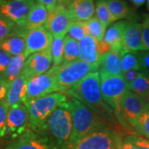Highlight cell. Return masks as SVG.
<instances>
[{
  "instance_id": "cell-7",
  "label": "cell",
  "mask_w": 149,
  "mask_h": 149,
  "mask_svg": "<svg viewBox=\"0 0 149 149\" xmlns=\"http://www.w3.org/2000/svg\"><path fill=\"white\" fill-rule=\"evenodd\" d=\"M123 140L118 131L106 127L86 135L68 149H121Z\"/></svg>"
},
{
  "instance_id": "cell-12",
  "label": "cell",
  "mask_w": 149,
  "mask_h": 149,
  "mask_svg": "<svg viewBox=\"0 0 149 149\" xmlns=\"http://www.w3.org/2000/svg\"><path fill=\"white\" fill-rule=\"evenodd\" d=\"M73 22L74 20L66 7L58 4L54 10L49 12L45 27L52 37H65Z\"/></svg>"
},
{
  "instance_id": "cell-20",
  "label": "cell",
  "mask_w": 149,
  "mask_h": 149,
  "mask_svg": "<svg viewBox=\"0 0 149 149\" xmlns=\"http://www.w3.org/2000/svg\"><path fill=\"white\" fill-rule=\"evenodd\" d=\"M99 72L109 75H122V56L118 52L111 50L102 55Z\"/></svg>"
},
{
  "instance_id": "cell-21",
  "label": "cell",
  "mask_w": 149,
  "mask_h": 149,
  "mask_svg": "<svg viewBox=\"0 0 149 149\" xmlns=\"http://www.w3.org/2000/svg\"><path fill=\"white\" fill-rule=\"evenodd\" d=\"M49 16V11L47 8L38 2H35V3L32 7L31 10L28 13L26 22L22 29L27 32L30 30H33L36 28L45 27V24L47 21Z\"/></svg>"
},
{
  "instance_id": "cell-22",
  "label": "cell",
  "mask_w": 149,
  "mask_h": 149,
  "mask_svg": "<svg viewBox=\"0 0 149 149\" xmlns=\"http://www.w3.org/2000/svg\"><path fill=\"white\" fill-rule=\"evenodd\" d=\"M27 78L21 74L9 85L5 100L9 108L23 103L27 91Z\"/></svg>"
},
{
  "instance_id": "cell-34",
  "label": "cell",
  "mask_w": 149,
  "mask_h": 149,
  "mask_svg": "<svg viewBox=\"0 0 149 149\" xmlns=\"http://www.w3.org/2000/svg\"><path fill=\"white\" fill-rule=\"evenodd\" d=\"M88 35L85 29L84 22H74L69 28L68 36L77 41L78 42Z\"/></svg>"
},
{
  "instance_id": "cell-11",
  "label": "cell",
  "mask_w": 149,
  "mask_h": 149,
  "mask_svg": "<svg viewBox=\"0 0 149 149\" xmlns=\"http://www.w3.org/2000/svg\"><path fill=\"white\" fill-rule=\"evenodd\" d=\"M34 0H0V14L23 27Z\"/></svg>"
},
{
  "instance_id": "cell-13",
  "label": "cell",
  "mask_w": 149,
  "mask_h": 149,
  "mask_svg": "<svg viewBox=\"0 0 149 149\" xmlns=\"http://www.w3.org/2000/svg\"><path fill=\"white\" fill-rule=\"evenodd\" d=\"M52 67V56L51 47L37 53L29 56L25 61L24 68L22 72L27 80L47 72Z\"/></svg>"
},
{
  "instance_id": "cell-1",
  "label": "cell",
  "mask_w": 149,
  "mask_h": 149,
  "mask_svg": "<svg viewBox=\"0 0 149 149\" xmlns=\"http://www.w3.org/2000/svg\"><path fill=\"white\" fill-rule=\"evenodd\" d=\"M66 93L85 104L106 122L113 125L118 123L113 109L102 96L99 71L89 74Z\"/></svg>"
},
{
  "instance_id": "cell-40",
  "label": "cell",
  "mask_w": 149,
  "mask_h": 149,
  "mask_svg": "<svg viewBox=\"0 0 149 149\" xmlns=\"http://www.w3.org/2000/svg\"><path fill=\"white\" fill-rule=\"evenodd\" d=\"M139 74V70H128V71H127V72H125V73H123V74H122L123 79H124L125 82H126V84L128 85V87L133 83L134 80H135V79L137 78V76H138V74Z\"/></svg>"
},
{
  "instance_id": "cell-39",
  "label": "cell",
  "mask_w": 149,
  "mask_h": 149,
  "mask_svg": "<svg viewBox=\"0 0 149 149\" xmlns=\"http://www.w3.org/2000/svg\"><path fill=\"white\" fill-rule=\"evenodd\" d=\"M131 139L136 149H149V141L144 138L131 135Z\"/></svg>"
},
{
  "instance_id": "cell-17",
  "label": "cell",
  "mask_w": 149,
  "mask_h": 149,
  "mask_svg": "<svg viewBox=\"0 0 149 149\" xmlns=\"http://www.w3.org/2000/svg\"><path fill=\"white\" fill-rule=\"evenodd\" d=\"M80 60L95 67L99 71L101 54L100 52V42L90 35L79 42Z\"/></svg>"
},
{
  "instance_id": "cell-41",
  "label": "cell",
  "mask_w": 149,
  "mask_h": 149,
  "mask_svg": "<svg viewBox=\"0 0 149 149\" xmlns=\"http://www.w3.org/2000/svg\"><path fill=\"white\" fill-rule=\"evenodd\" d=\"M9 84L7 83L2 77H0V102L6 100Z\"/></svg>"
},
{
  "instance_id": "cell-9",
  "label": "cell",
  "mask_w": 149,
  "mask_h": 149,
  "mask_svg": "<svg viewBox=\"0 0 149 149\" xmlns=\"http://www.w3.org/2000/svg\"><path fill=\"white\" fill-rule=\"evenodd\" d=\"M145 112L143 97L128 90L121 102L120 123L124 128H134L139 116Z\"/></svg>"
},
{
  "instance_id": "cell-35",
  "label": "cell",
  "mask_w": 149,
  "mask_h": 149,
  "mask_svg": "<svg viewBox=\"0 0 149 149\" xmlns=\"http://www.w3.org/2000/svg\"><path fill=\"white\" fill-rule=\"evenodd\" d=\"M9 107L6 100L0 102V139L7 136V119Z\"/></svg>"
},
{
  "instance_id": "cell-24",
  "label": "cell",
  "mask_w": 149,
  "mask_h": 149,
  "mask_svg": "<svg viewBox=\"0 0 149 149\" xmlns=\"http://www.w3.org/2000/svg\"><path fill=\"white\" fill-rule=\"evenodd\" d=\"M26 60L27 57L25 56L24 54L13 56L11 60L8 68L6 69L4 74H3L2 78L10 85L13 80L22 74Z\"/></svg>"
},
{
  "instance_id": "cell-15",
  "label": "cell",
  "mask_w": 149,
  "mask_h": 149,
  "mask_svg": "<svg viewBox=\"0 0 149 149\" xmlns=\"http://www.w3.org/2000/svg\"><path fill=\"white\" fill-rule=\"evenodd\" d=\"M4 149H56L42 135L28 129L18 139L8 143Z\"/></svg>"
},
{
  "instance_id": "cell-23",
  "label": "cell",
  "mask_w": 149,
  "mask_h": 149,
  "mask_svg": "<svg viewBox=\"0 0 149 149\" xmlns=\"http://www.w3.org/2000/svg\"><path fill=\"white\" fill-rule=\"evenodd\" d=\"M25 49L26 42L23 35L11 36L0 42V50L9 54L12 56L24 54Z\"/></svg>"
},
{
  "instance_id": "cell-8",
  "label": "cell",
  "mask_w": 149,
  "mask_h": 149,
  "mask_svg": "<svg viewBox=\"0 0 149 149\" xmlns=\"http://www.w3.org/2000/svg\"><path fill=\"white\" fill-rule=\"evenodd\" d=\"M54 92H58V90L54 70L52 67L47 72L27 80V91L23 103L27 104L29 102Z\"/></svg>"
},
{
  "instance_id": "cell-44",
  "label": "cell",
  "mask_w": 149,
  "mask_h": 149,
  "mask_svg": "<svg viewBox=\"0 0 149 149\" xmlns=\"http://www.w3.org/2000/svg\"><path fill=\"white\" fill-rule=\"evenodd\" d=\"M143 100L144 102V106H145V111H148L149 110V92L143 96Z\"/></svg>"
},
{
  "instance_id": "cell-16",
  "label": "cell",
  "mask_w": 149,
  "mask_h": 149,
  "mask_svg": "<svg viewBox=\"0 0 149 149\" xmlns=\"http://www.w3.org/2000/svg\"><path fill=\"white\" fill-rule=\"evenodd\" d=\"M123 55L144 51L142 23L137 21H127L123 38Z\"/></svg>"
},
{
  "instance_id": "cell-14",
  "label": "cell",
  "mask_w": 149,
  "mask_h": 149,
  "mask_svg": "<svg viewBox=\"0 0 149 149\" xmlns=\"http://www.w3.org/2000/svg\"><path fill=\"white\" fill-rule=\"evenodd\" d=\"M23 37L26 42L24 55L27 58L32 54L49 49L53 38L45 27L27 31L23 33Z\"/></svg>"
},
{
  "instance_id": "cell-5",
  "label": "cell",
  "mask_w": 149,
  "mask_h": 149,
  "mask_svg": "<svg viewBox=\"0 0 149 149\" xmlns=\"http://www.w3.org/2000/svg\"><path fill=\"white\" fill-rule=\"evenodd\" d=\"M56 80L58 92L65 93L72 89L74 85L92 72L98 69L87 64L81 60L70 63L62 64L57 67H52Z\"/></svg>"
},
{
  "instance_id": "cell-42",
  "label": "cell",
  "mask_w": 149,
  "mask_h": 149,
  "mask_svg": "<svg viewBox=\"0 0 149 149\" xmlns=\"http://www.w3.org/2000/svg\"><path fill=\"white\" fill-rule=\"evenodd\" d=\"M37 2L45 6L49 12L54 10L59 4L57 0H37Z\"/></svg>"
},
{
  "instance_id": "cell-36",
  "label": "cell",
  "mask_w": 149,
  "mask_h": 149,
  "mask_svg": "<svg viewBox=\"0 0 149 149\" xmlns=\"http://www.w3.org/2000/svg\"><path fill=\"white\" fill-rule=\"evenodd\" d=\"M142 37L144 51L149 52V14H145L142 22Z\"/></svg>"
},
{
  "instance_id": "cell-38",
  "label": "cell",
  "mask_w": 149,
  "mask_h": 149,
  "mask_svg": "<svg viewBox=\"0 0 149 149\" xmlns=\"http://www.w3.org/2000/svg\"><path fill=\"white\" fill-rule=\"evenodd\" d=\"M13 57V56H10L9 54L0 50V77H2L3 74H4Z\"/></svg>"
},
{
  "instance_id": "cell-4",
  "label": "cell",
  "mask_w": 149,
  "mask_h": 149,
  "mask_svg": "<svg viewBox=\"0 0 149 149\" xmlns=\"http://www.w3.org/2000/svg\"><path fill=\"white\" fill-rule=\"evenodd\" d=\"M67 101V96L61 92H54L29 102L26 105L29 113V129L37 132L57 107Z\"/></svg>"
},
{
  "instance_id": "cell-45",
  "label": "cell",
  "mask_w": 149,
  "mask_h": 149,
  "mask_svg": "<svg viewBox=\"0 0 149 149\" xmlns=\"http://www.w3.org/2000/svg\"><path fill=\"white\" fill-rule=\"evenodd\" d=\"M146 0H130V2L133 3L135 7H140V6L143 5V3H145Z\"/></svg>"
},
{
  "instance_id": "cell-31",
  "label": "cell",
  "mask_w": 149,
  "mask_h": 149,
  "mask_svg": "<svg viewBox=\"0 0 149 149\" xmlns=\"http://www.w3.org/2000/svg\"><path fill=\"white\" fill-rule=\"evenodd\" d=\"M128 90L141 97L147 95L149 92V76L140 71L135 80L128 86Z\"/></svg>"
},
{
  "instance_id": "cell-25",
  "label": "cell",
  "mask_w": 149,
  "mask_h": 149,
  "mask_svg": "<svg viewBox=\"0 0 149 149\" xmlns=\"http://www.w3.org/2000/svg\"><path fill=\"white\" fill-rule=\"evenodd\" d=\"M114 21L130 17L132 15L129 6L123 0H106Z\"/></svg>"
},
{
  "instance_id": "cell-29",
  "label": "cell",
  "mask_w": 149,
  "mask_h": 149,
  "mask_svg": "<svg viewBox=\"0 0 149 149\" xmlns=\"http://www.w3.org/2000/svg\"><path fill=\"white\" fill-rule=\"evenodd\" d=\"M65 37H53L51 45V53L52 56V67H57L62 64L64 56Z\"/></svg>"
},
{
  "instance_id": "cell-30",
  "label": "cell",
  "mask_w": 149,
  "mask_h": 149,
  "mask_svg": "<svg viewBox=\"0 0 149 149\" xmlns=\"http://www.w3.org/2000/svg\"><path fill=\"white\" fill-rule=\"evenodd\" d=\"M95 17L105 27H109L114 19L112 17L106 0H98L95 4Z\"/></svg>"
},
{
  "instance_id": "cell-46",
  "label": "cell",
  "mask_w": 149,
  "mask_h": 149,
  "mask_svg": "<svg viewBox=\"0 0 149 149\" xmlns=\"http://www.w3.org/2000/svg\"><path fill=\"white\" fill-rule=\"evenodd\" d=\"M71 0H57L59 4H63V5H66L67 3H69Z\"/></svg>"
},
{
  "instance_id": "cell-43",
  "label": "cell",
  "mask_w": 149,
  "mask_h": 149,
  "mask_svg": "<svg viewBox=\"0 0 149 149\" xmlns=\"http://www.w3.org/2000/svg\"><path fill=\"white\" fill-rule=\"evenodd\" d=\"M121 149H136L131 139V135H128L123 139Z\"/></svg>"
},
{
  "instance_id": "cell-3",
  "label": "cell",
  "mask_w": 149,
  "mask_h": 149,
  "mask_svg": "<svg viewBox=\"0 0 149 149\" xmlns=\"http://www.w3.org/2000/svg\"><path fill=\"white\" fill-rule=\"evenodd\" d=\"M68 104L72 121V133L68 148L86 135L108 127V122L79 100L70 96Z\"/></svg>"
},
{
  "instance_id": "cell-28",
  "label": "cell",
  "mask_w": 149,
  "mask_h": 149,
  "mask_svg": "<svg viewBox=\"0 0 149 149\" xmlns=\"http://www.w3.org/2000/svg\"><path fill=\"white\" fill-rule=\"evenodd\" d=\"M84 22L88 35L95 38L99 42H102L106 32L107 27L104 24H102L96 17H94L89 21Z\"/></svg>"
},
{
  "instance_id": "cell-33",
  "label": "cell",
  "mask_w": 149,
  "mask_h": 149,
  "mask_svg": "<svg viewBox=\"0 0 149 149\" xmlns=\"http://www.w3.org/2000/svg\"><path fill=\"white\" fill-rule=\"evenodd\" d=\"M133 129L139 134L149 139V110L143 112L134 125Z\"/></svg>"
},
{
  "instance_id": "cell-47",
  "label": "cell",
  "mask_w": 149,
  "mask_h": 149,
  "mask_svg": "<svg viewBox=\"0 0 149 149\" xmlns=\"http://www.w3.org/2000/svg\"><path fill=\"white\" fill-rule=\"evenodd\" d=\"M147 8L149 10V0H147Z\"/></svg>"
},
{
  "instance_id": "cell-27",
  "label": "cell",
  "mask_w": 149,
  "mask_h": 149,
  "mask_svg": "<svg viewBox=\"0 0 149 149\" xmlns=\"http://www.w3.org/2000/svg\"><path fill=\"white\" fill-rule=\"evenodd\" d=\"M24 32L22 27L0 14V42L11 36L23 35Z\"/></svg>"
},
{
  "instance_id": "cell-18",
  "label": "cell",
  "mask_w": 149,
  "mask_h": 149,
  "mask_svg": "<svg viewBox=\"0 0 149 149\" xmlns=\"http://www.w3.org/2000/svg\"><path fill=\"white\" fill-rule=\"evenodd\" d=\"M65 7L74 22L89 21L95 14L94 0H71Z\"/></svg>"
},
{
  "instance_id": "cell-37",
  "label": "cell",
  "mask_w": 149,
  "mask_h": 149,
  "mask_svg": "<svg viewBox=\"0 0 149 149\" xmlns=\"http://www.w3.org/2000/svg\"><path fill=\"white\" fill-rule=\"evenodd\" d=\"M137 56L140 62V71L149 76V52H137Z\"/></svg>"
},
{
  "instance_id": "cell-19",
  "label": "cell",
  "mask_w": 149,
  "mask_h": 149,
  "mask_svg": "<svg viewBox=\"0 0 149 149\" xmlns=\"http://www.w3.org/2000/svg\"><path fill=\"white\" fill-rule=\"evenodd\" d=\"M126 23L127 21H118L108 27L102 41L110 48V50L118 52L121 56H123V38Z\"/></svg>"
},
{
  "instance_id": "cell-2",
  "label": "cell",
  "mask_w": 149,
  "mask_h": 149,
  "mask_svg": "<svg viewBox=\"0 0 149 149\" xmlns=\"http://www.w3.org/2000/svg\"><path fill=\"white\" fill-rule=\"evenodd\" d=\"M36 133L42 135L56 149H67L72 133L68 100L60 104Z\"/></svg>"
},
{
  "instance_id": "cell-26",
  "label": "cell",
  "mask_w": 149,
  "mask_h": 149,
  "mask_svg": "<svg viewBox=\"0 0 149 149\" xmlns=\"http://www.w3.org/2000/svg\"><path fill=\"white\" fill-rule=\"evenodd\" d=\"M78 60H80L79 42L67 35L65 37L64 40V56L62 64L70 63Z\"/></svg>"
},
{
  "instance_id": "cell-6",
  "label": "cell",
  "mask_w": 149,
  "mask_h": 149,
  "mask_svg": "<svg viewBox=\"0 0 149 149\" xmlns=\"http://www.w3.org/2000/svg\"><path fill=\"white\" fill-rule=\"evenodd\" d=\"M100 78L102 96L113 109L118 121L120 123V106L123 97L128 91V85L123 75H109L100 73Z\"/></svg>"
},
{
  "instance_id": "cell-10",
  "label": "cell",
  "mask_w": 149,
  "mask_h": 149,
  "mask_svg": "<svg viewBox=\"0 0 149 149\" xmlns=\"http://www.w3.org/2000/svg\"><path fill=\"white\" fill-rule=\"evenodd\" d=\"M30 127L29 113L27 105L21 103L10 107L7 119V136L17 139L25 133Z\"/></svg>"
},
{
  "instance_id": "cell-32",
  "label": "cell",
  "mask_w": 149,
  "mask_h": 149,
  "mask_svg": "<svg viewBox=\"0 0 149 149\" xmlns=\"http://www.w3.org/2000/svg\"><path fill=\"white\" fill-rule=\"evenodd\" d=\"M123 74L131 70H140V62L136 52H128L122 56Z\"/></svg>"
}]
</instances>
